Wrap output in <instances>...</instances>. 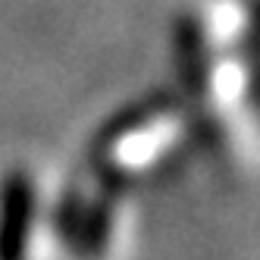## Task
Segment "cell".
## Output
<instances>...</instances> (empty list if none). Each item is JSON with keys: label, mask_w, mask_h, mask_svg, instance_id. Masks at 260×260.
<instances>
[{"label": "cell", "mask_w": 260, "mask_h": 260, "mask_svg": "<svg viewBox=\"0 0 260 260\" xmlns=\"http://www.w3.org/2000/svg\"><path fill=\"white\" fill-rule=\"evenodd\" d=\"M35 216V188L25 173L0 182V260H25Z\"/></svg>", "instance_id": "cell-1"}]
</instances>
